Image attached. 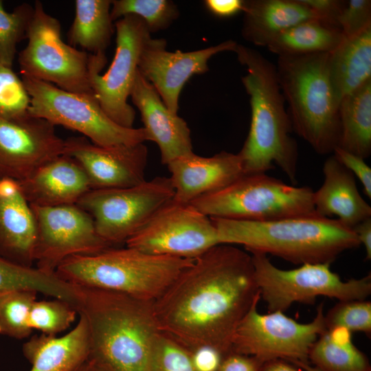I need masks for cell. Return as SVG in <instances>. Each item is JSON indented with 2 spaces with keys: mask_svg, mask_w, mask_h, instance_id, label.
<instances>
[{
  "mask_svg": "<svg viewBox=\"0 0 371 371\" xmlns=\"http://www.w3.org/2000/svg\"><path fill=\"white\" fill-rule=\"evenodd\" d=\"M167 166L175 190L172 200L181 203H191L221 190L244 174L238 155L226 151L212 157L191 153L174 159Z\"/></svg>",
  "mask_w": 371,
  "mask_h": 371,
  "instance_id": "d6986e66",
  "label": "cell"
},
{
  "mask_svg": "<svg viewBox=\"0 0 371 371\" xmlns=\"http://www.w3.org/2000/svg\"><path fill=\"white\" fill-rule=\"evenodd\" d=\"M234 52L247 74L241 81L250 98L248 135L238 153L244 174L266 173L278 166L296 181L298 148L276 67L256 49L237 44Z\"/></svg>",
  "mask_w": 371,
  "mask_h": 371,
  "instance_id": "3957f363",
  "label": "cell"
},
{
  "mask_svg": "<svg viewBox=\"0 0 371 371\" xmlns=\"http://www.w3.org/2000/svg\"><path fill=\"white\" fill-rule=\"evenodd\" d=\"M111 4L110 0H76L75 16L67 34L69 44L90 54H105L115 30Z\"/></svg>",
  "mask_w": 371,
  "mask_h": 371,
  "instance_id": "83f0119b",
  "label": "cell"
},
{
  "mask_svg": "<svg viewBox=\"0 0 371 371\" xmlns=\"http://www.w3.org/2000/svg\"><path fill=\"white\" fill-rule=\"evenodd\" d=\"M221 244L242 245L249 253L271 254L295 265L331 264L361 243L352 229L319 214L267 222L212 218Z\"/></svg>",
  "mask_w": 371,
  "mask_h": 371,
  "instance_id": "277c9868",
  "label": "cell"
},
{
  "mask_svg": "<svg viewBox=\"0 0 371 371\" xmlns=\"http://www.w3.org/2000/svg\"><path fill=\"white\" fill-rule=\"evenodd\" d=\"M125 244L149 254L195 258L221 243L210 217L172 199Z\"/></svg>",
  "mask_w": 371,
  "mask_h": 371,
  "instance_id": "5bb4252c",
  "label": "cell"
},
{
  "mask_svg": "<svg viewBox=\"0 0 371 371\" xmlns=\"http://www.w3.org/2000/svg\"><path fill=\"white\" fill-rule=\"evenodd\" d=\"M315 14L317 19L325 24L339 28V19L347 1L300 0Z\"/></svg>",
  "mask_w": 371,
  "mask_h": 371,
  "instance_id": "60d3db41",
  "label": "cell"
},
{
  "mask_svg": "<svg viewBox=\"0 0 371 371\" xmlns=\"http://www.w3.org/2000/svg\"><path fill=\"white\" fill-rule=\"evenodd\" d=\"M194 260L149 254L128 247H111L94 254L70 256L55 272L63 280L78 286L120 292L154 302Z\"/></svg>",
  "mask_w": 371,
  "mask_h": 371,
  "instance_id": "8992f818",
  "label": "cell"
},
{
  "mask_svg": "<svg viewBox=\"0 0 371 371\" xmlns=\"http://www.w3.org/2000/svg\"><path fill=\"white\" fill-rule=\"evenodd\" d=\"M37 292L14 289L0 294V334L21 339L30 335V312Z\"/></svg>",
  "mask_w": 371,
  "mask_h": 371,
  "instance_id": "1f68e13d",
  "label": "cell"
},
{
  "mask_svg": "<svg viewBox=\"0 0 371 371\" xmlns=\"http://www.w3.org/2000/svg\"><path fill=\"white\" fill-rule=\"evenodd\" d=\"M328 59L329 53L278 56L276 66L293 131L319 155L332 153L340 135Z\"/></svg>",
  "mask_w": 371,
  "mask_h": 371,
  "instance_id": "5b68a950",
  "label": "cell"
},
{
  "mask_svg": "<svg viewBox=\"0 0 371 371\" xmlns=\"http://www.w3.org/2000/svg\"><path fill=\"white\" fill-rule=\"evenodd\" d=\"M30 371H72L89 359V336L87 321L80 315L76 326L67 334L32 336L23 346Z\"/></svg>",
  "mask_w": 371,
  "mask_h": 371,
  "instance_id": "cb8c5ba5",
  "label": "cell"
},
{
  "mask_svg": "<svg viewBox=\"0 0 371 371\" xmlns=\"http://www.w3.org/2000/svg\"><path fill=\"white\" fill-rule=\"evenodd\" d=\"M30 97L21 78L0 62V117L18 120L29 115Z\"/></svg>",
  "mask_w": 371,
  "mask_h": 371,
  "instance_id": "d590c367",
  "label": "cell"
},
{
  "mask_svg": "<svg viewBox=\"0 0 371 371\" xmlns=\"http://www.w3.org/2000/svg\"><path fill=\"white\" fill-rule=\"evenodd\" d=\"M63 155L80 165L91 189L128 188L146 181L148 148L143 143L102 146L84 136L71 137L65 139Z\"/></svg>",
  "mask_w": 371,
  "mask_h": 371,
  "instance_id": "ac0fdd59",
  "label": "cell"
},
{
  "mask_svg": "<svg viewBox=\"0 0 371 371\" xmlns=\"http://www.w3.org/2000/svg\"><path fill=\"white\" fill-rule=\"evenodd\" d=\"M34 15V6L23 3L12 12L5 10L0 0V62L12 67L18 43L27 39Z\"/></svg>",
  "mask_w": 371,
  "mask_h": 371,
  "instance_id": "836d02e7",
  "label": "cell"
},
{
  "mask_svg": "<svg viewBox=\"0 0 371 371\" xmlns=\"http://www.w3.org/2000/svg\"><path fill=\"white\" fill-rule=\"evenodd\" d=\"M243 37L267 45L280 32L304 21L317 19L300 0H243Z\"/></svg>",
  "mask_w": 371,
  "mask_h": 371,
  "instance_id": "d4e9b609",
  "label": "cell"
},
{
  "mask_svg": "<svg viewBox=\"0 0 371 371\" xmlns=\"http://www.w3.org/2000/svg\"><path fill=\"white\" fill-rule=\"evenodd\" d=\"M30 205L36 227L34 262L42 271L55 272L70 256L94 254L113 247L98 234L91 216L76 204Z\"/></svg>",
  "mask_w": 371,
  "mask_h": 371,
  "instance_id": "9a60e30c",
  "label": "cell"
},
{
  "mask_svg": "<svg viewBox=\"0 0 371 371\" xmlns=\"http://www.w3.org/2000/svg\"><path fill=\"white\" fill-rule=\"evenodd\" d=\"M339 26L346 38L354 36L371 26V1H347L339 19Z\"/></svg>",
  "mask_w": 371,
  "mask_h": 371,
  "instance_id": "f35d334b",
  "label": "cell"
},
{
  "mask_svg": "<svg viewBox=\"0 0 371 371\" xmlns=\"http://www.w3.org/2000/svg\"><path fill=\"white\" fill-rule=\"evenodd\" d=\"M174 194L170 177H156L128 188L91 189L76 205L91 216L100 236L114 246L125 243Z\"/></svg>",
  "mask_w": 371,
  "mask_h": 371,
  "instance_id": "8fae6325",
  "label": "cell"
},
{
  "mask_svg": "<svg viewBox=\"0 0 371 371\" xmlns=\"http://www.w3.org/2000/svg\"><path fill=\"white\" fill-rule=\"evenodd\" d=\"M206 8L220 17H227L243 11V0H205Z\"/></svg>",
  "mask_w": 371,
  "mask_h": 371,
  "instance_id": "ee69618b",
  "label": "cell"
},
{
  "mask_svg": "<svg viewBox=\"0 0 371 371\" xmlns=\"http://www.w3.org/2000/svg\"><path fill=\"white\" fill-rule=\"evenodd\" d=\"M237 44L228 40L192 52H168L165 39L150 38L142 49L138 69L155 87L168 110L177 114L179 95L186 82L194 75L206 73L208 61L214 55L234 52Z\"/></svg>",
  "mask_w": 371,
  "mask_h": 371,
  "instance_id": "e0dca14e",
  "label": "cell"
},
{
  "mask_svg": "<svg viewBox=\"0 0 371 371\" xmlns=\"http://www.w3.org/2000/svg\"><path fill=\"white\" fill-rule=\"evenodd\" d=\"M18 182L30 205L43 207L76 204L91 190L80 165L65 155L48 161Z\"/></svg>",
  "mask_w": 371,
  "mask_h": 371,
  "instance_id": "7402d4cb",
  "label": "cell"
},
{
  "mask_svg": "<svg viewBox=\"0 0 371 371\" xmlns=\"http://www.w3.org/2000/svg\"><path fill=\"white\" fill-rule=\"evenodd\" d=\"M130 96L140 112L149 141L159 146L163 164L193 153L190 130L186 122L168 110L155 87L139 69Z\"/></svg>",
  "mask_w": 371,
  "mask_h": 371,
  "instance_id": "ffe728a7",
  "label": "cell"
},
{
  "mask_svg": "<svg viewBox=\"0 0 371 371\" xmlns=\"http://www.w3.org/2000/svg\"><path fill=\"white\" fill-rule=\"evenodd\" d=\"M27 44L18 55L21 76L51 83L63 90L94 95L89 80V55L65 43L61 25L36 1ZM95 96V95H94Z\"/></svg>",
  "mask_w": 371,
  "mask_h": 371,
  "instance_id": "30bf717a",
  "label": "cell"
},
{
  "mask_svg": "<svg viewBox=\"0 0 371 371\" xmlns=\"http://www.w3.org/2000/svg\"><path fill=\"white\" fill-rule=\"evenodd\" d=\"M260 298L269 313L284 312L295 302L313 304L318 296L339 301L362 300L371 293V274L344 281L330 264H304L290 270L278 268L267 254L250 253Z\"/></svg>",
  "mask_w": 371,
  "mask_h": 371,
  "instance_id": "ba28073f",
  "label": "cell"
},
{
  "mask_svg": "<svg viewBox=\"0 0 371 371\" xmlns=\"http://www.w3.org/2000/svg\"><path fill=\"white\" fill-rule=\"evenodd\" d=\"M72 371H98L94 363L90 360L87 359L86 361L82 363L78 367L73 370Z\"/></svg>",
  "mask_w": 371,
  "mask_h": 371,
  "instance_id": "7dc6e473",
  "label": "cell"
},
{
  "mask_svg": "<svg viewBox=\"0 0 371 371\" xmlns=\"http://www.w3.org/2000/svg\"><path fill=\"white\" fill-rule=\"evenodd\" d=\"M36 238L34 213L19 182L0 179V257L32 267Z\"/></svg>",
  "mask_w": 371,
  "mask_h": 371,
  "instance_id": "44dd1931",
  "label": "cell"
},
{
  "mask_svg": "<svg viewBox=\"0 0 371 371\" xmlns=\"http://www.w3.org/2000/svg\"><path fill=\"white\" fill-rule=\"evenodd\" d=\"M264 363L256 357L231 351L223 357L219 371H260Z\"/></svg>",
  "mask_w": 371,
  "mask_h": 371,
  "instance_id": "7bdbcfd3",
  "label": "cell"
},
{
  "mask_svg": "<svg viewBox=\"0 0 371 371\" xmlns=\"http://www.w3.org/2000/svg\"><path fill=\"white\" fill-rule=\"evenodd\" d=\"M14 289H29L67 302L76 310L81 297L80 286L67 282L56 272L27 267L0 257V294Z\"/></svg>",
  "mask_w": 371,
  "mask_h": 371,
  "instance_id": "f546056e",
  "label": "cell"
},
{
  "mask_svg": "<svg viewBox=\"0 0 371 371\" xmlns=\"http://www.w3.org/2000/svg\"><path fill=\"white\" fill-rule=\"evenodd\" d=\"M334 157L360 181L365 194L371 198V168L365 159L338 146L333 150Z\"/></svg>",
  "mask_w": 371,
  "mask_h": 371,
  "instance_id": "ab89813d",
  "label": "cell"
},
{
  "mask_svg": "<svg viewBox=\"0 0 371 371\" xmlns=\"http://www.w3.org/2000/svg\"><path fill=\"white\" fill-rule=\"evenodd\" d=\"M116 48L107 71L105 54L89 55V80L94 95L105 113L118 125L133 128L135 111L127 102L138 72L142 49L151 38L145 22L135 14L115 23Z\"/></svg>",
  "mask_w": 371,
  "mask_h": 371,
  "instance_id": "7c38bea8",
  "label": "cell"
},
{
  "mask_svg": "<svg viewBox=\"0 0 371 371\" xmlns=\"http://www.w3.org/2000/svg\"><path fill=\"white\" fill-rule=\"evenodd\" d=\"M327 329L343 328L350 331L361 332L368 337L371 335L370 301H339L325 315Z\"/></svg>",
  "mask_w": 371,
  "mask_h": 371,
  "instance_id": "8d00e7d4",
  "label": "cell"
},
{
  "mask_svg": "<svg viewBox=\"0 0 371 371\" xmlns=\"http://www.w3.org/2000/svg\"><path fill=\"white\" fill-rule=\"evenodd\" d=\"M338 147L368 158L371 153V79L340 101Z\"/></svg>",
  "mask_w": 371,
  "mask_h": 371,
  "instance_id": "4316f807",
  "label": "cell"
},
{
  "mask_svg": "<svg viewBox=\"0 0 371 371\" xmlns=\"http://www.w3.org/2000/svg\"><path fill=\"white\" fill-rule=\"evenodd\" d=\"M150 371H195L190 351L161 333L151 352Z\"/></svg>",
  "mask_w": 371,
  "mask_h": 371,
  "instance_id": "74e56055",
  "label": "cell"
},
{
  "mask_svg": "<svg viewBox=\"0 0 371 371\" xmlns=\"http://www.w3.org/2000/svg\"><path fill=\"white\" fill-rule=\"evenodd\" d=\"M190 204L209 217L236 221L267 222L316 214L311 188L289 185L266 173L243 174Z\"/></svg>",
  "mask_w": 371,
  "mask_h": 371,
  "instance_id": "52a82bcc",
  "label": "cell"
},
{
  "mask_svg": "<svg viewBox=\"0 0 371 371\" xmlns=\"http://www.w3.org/2000/svg\"><path fill=\"white\" fill-rule=\"evenodd\" d=\"M295 366L305 371H322L317 368L311 365L310 363H297Z\"/></svg>",
  "mask_w": 371,
  "mask_h": 371,
  "instance_id": "c3c4849f",
  "label": "cell"
},
{
  "mask_svg": "<svg viewBox=\"0 0 371 371\" xmlns=\"http://www.w3.org/2000/svg\"><path fill=\"white\" fill-rule=\"evenodd\" d=\"M128 14L142 19L151 33L167 29L178 18L179 12L176 4L168 0L112 1L113 21Z\"/></svg>",
  "mask_w": 371,
  "mask_h": 371,
  "instance_id": "d6a6232c",
  "label": "cell"
},
{
  "mask_svg": "<svg viewBox=\"0 0 371 371\" xmlns=\"http://www.w3.org/2000/svg\"><path fill=\"white\" fill-rule=\"evenodd\" d=\"M77 314V310L66 301L36 300L30 312L29 324L42 334L56 336L71 325Z\"/></svg>",
  "mask_w": 371,
  "mask_h": 371,
  "instance_id": "e575fe53",
  "label": "cell"
},
{
  "mask_svg": "<svg viewBox=\"0 0 371 371\" xmlns=\"http://www.w3.org/2000/svg\"><path fill=\"white\" fill-rule=\"evenodd\" d=\"M21 79L30 97V116L78 131L98 146L149 141L144 128H126L113 122L94 95L67 91L25 76H21Z\"/></svg>",
  "mask_w": 371,
  "mask_h": 371,
  "instance_id": "9c48e42d",
  "label": "cell"
},
{
  "mask_svg": "<svg viewBox=\"0 0 371 371\" xmlns=\"http://www.w3.org/2000/svg\"><path fill=\"white\" fill-rule=\"evenodd\" d=\"M95 367H96V366H95ZM96 368H97V370H98V371H104V370H102V369H100V368H97V367H96Z\"/></svg>",
  "mask_w": 371,
  "mask_h": 371,
  "instance_id": "681fc988",
  "label": "cell"
},
{
  "mask_svg": "<svg viewBox=\"0 0 371 371\" xmlns=\"http://www.w3.org/2000/svg\"><path fill=\"white\" fill-rule=\"evenodd\" d=\"M65 139L48 121L30 115L18 120L0 117V179L22 181L62 155Z\"/></svg>",
  "mask_w": 371,
  "mask_h": 371,
  "instance_id": "2e32d148",
  "label": "cell"
},
{
  "mask_svg": "<svg viewBox=\"0 0 371 371\" xmlns=\"http://www.w3.org/2000/svg\"><path fill=\"white\" fill-rule=\"evenodd\" d=\"M322 170L323 183L313 191L317 214L328 218L335 216L351 229L371 217V207L359 193L355 177L334 155L326 159Z\"/></svg>",
  "mask_w": 371,
  "mask_h": 371,
  "instance_id": "603a6c76",
  "label": "cell"
},
{
  "mask_svg": "<svg viewBox=\"0 0 371 371\" xmlns=\"http://www.w3.org/2000/svg\"><path fill=\"white\" fill-rule=\"evenodd\" d=\"M190 351L195 371H219L224 355L209 346H201Z\"/></svg>",
  "mask_w": 371,
  "mask_h": 371,
  "instance_id": "b9f144b4",
  "label": "cell"
},
{
  "mask_svg": "<svg viewBox=\"0 0 371 371\" xmlns=\"http://www.w3.org/2000/svg\"><path fill=\"white\" fill-rule=\"evenodd\" d=\"M308 361L322 371H371L367 356L352 341V333L343 328L327 329L312 346Z\"/></svg>",
  "mask_w": 371,
  "mask_h": 371,
  "instance_id": "4dcf8cb0",
  "label": "cell"
},
{
  "mask_svg": "<svg viewBox=\"0 0 371 371\" xmlns=\"http://www.w3.org/2000/svg\"><path fill=\"white\" fill-rule=\"evenodd\" d=\"M260 371H301L296 367L292 366L289 362L275 359L265 361Z\"/></svg>",
  "mask_w": 371,
  "mask_h": 371,
  "instance_id": "bcb514c9",
  "label": "cell"
},
{
  "mask_svg": "<svg viewBox=\"0 0 371 371\" xmlns=\"http://www.w3.org/2000/svg\"><path fill=\"white\" fill-rule=\"evenodd\" d=\"M345 38L340 29L313 19L282 31L266 47L278 56L330 53Z\"/></svg>",
  "mask_w": 371,
  "mask_h": 371,
  "instance_id": "f1b7e54d",
  "label": "cell"
},
{
  "mask_svg": "<svg viewBox=\"0 0 371 371\" xmlns=\"http://www.w3.org/2000/svg\"><path fill=\"white\" fill-rule=\"evenodd\" d=\"M256 302L236 328L231 351L256 357L264 361L280 359L296 365L308 361L310 350L326 330L324 303L311 322L300 323L282 311L262 315Z\"/></svg>",
  "mask_w": 371,
  "mask_h": 371,
  "instance_id": "4fadbf2b",
  "label": "cell"
},
{
  "mask_svg": "<svg viewBox=\"0 0 371 371\" xmlns=\"http://www.w3.org/2000/svg\"><path fill=\"white\" fill-rule=\"evenodd\" d=\"M352 229L360 243L365 247L366 260H370L371 259V217L359 223Z\"/></svg>",
  "mask_w": 371,
  "mask_h": 371,
  "instance_id": "f6af8a7d",
  "label": "cell"
},
{
  "mask_svg": "<svg viewBox=\"0 0 371 371\" xmlns=\"http://www.w3.org/2000/svg\"><path fill=\"white\" fill-rule=\"evenodd\" d=\"M260 299L251 254L218 244L198 257L153 302L161 333L188 350L231 352L238 325Z\"/></svg>",
  "mask_w": 371,
  "mask_h": 371,
  "instance_id": "6da1fadb",
  "label": "cell"
},
{
  "mask_svg": "<svg viewBox=\"0 0 371 371\" xmlns=\"http://www.w3.org/2000/svg\"><path fill=\"white\" fill-rule=\"evenodd\" d=\"M80 287L78 313L88 326L89 359L104 371H150L152 349L161 333L153 302Z\"/></svg>",
  "mask_w": 371,
  "mask_h": 371,
  "instance_id": "7a4b0ae2",
  "label": "cell"
},
{
  "mask_svg": "<svg viewBox=\"0 0 371 371\" xmlns=\"http://www.w3.org/2000/svg\"><path fill=\"white\" fill-rule=\"evenodd\" d=\"M329 71L335 93L341 100L371 79V26L346 38L329 53Z\"/></svg>",
  "mask_w": 371,
  "mask_h": 371,
  "instance_id": "484cf974",
  "label": "cell"
}]
</instances>
